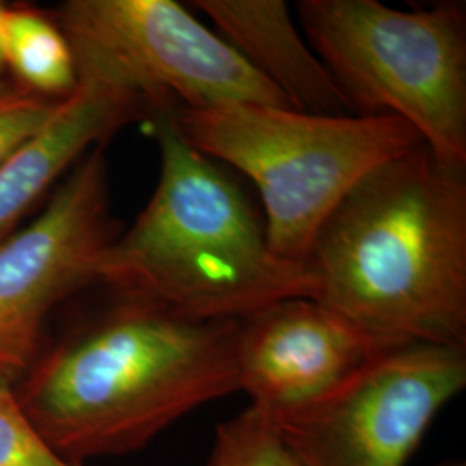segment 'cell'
I'll list each match as a JSON object with an SVG mask.
<instances>
[{
    "mask_svg": "<svg viewBox=\"0 0 466 466\" xmlns=\"http://www.w3.org/2000/svg\"><path fill=\"white\" fill-rule=\"evenodd\" d=\"M237 321L177 313L140 294L107 299L47 339L17 400L69 461L144 450L171 423L238 390Z\"/></svg>",
    "mask_w": 466,
    "mask_h": 466,
    "instance_id": "obj_1",
    "label": "cell"
},
{
    "mask_svg": "<svg viewBox=\"0 0 466 466\" xmlns=\"http://www.w3.org/2000/svg\"><path fill=\"white\" fill-rule=\"evenodd\" d=\"M315 300L383 346H466V171L423 144L356 185L319 228Z\"/></svg>",
    "mask_w": 466,
    "mask_h": 466,
    "instance_id": "obj_2",
    "label": "cell"
},
{
    "mask_svg": "<svg viewBox=\"0 0 466 466\" xmlns=\"http://www.w3.org/2000/svg\"><path fill=\"white\" fill-rule=\"evenodd\" d=\"M175 109L149 117L159 180L132 227L100 254L96 285L206 321H238L277 300L315 299L309 265L269 250L246 192L185 138Z\"/></svg>",
    "mask_w": 466,
    "mask_h": 466,
    "instance_id": "obj_3",
    "label": "cell"
},
{
    "mask_svg": "<svg viewBox=\"0 0 466 466\" xmlns=\"http://www.w3.org/2000/svg\"><path fill=\"white\" fill-rule=\"evenodd\" d=\"M175 117L196 149L249 177L265 208L268 248L292 263H308L319 228L356 185L423 144L396 116L227 104L177 107Z\"/></svg>",
    "mask_w": 466,
    "mask_h": 466,
    "instance_id": "obj_4",
    "label": "cell"
},
{
    "mask_svg": "<svg viewBox=\"0 0 466 466\" xmlns=\"http://www.w3.org/2000/svg\"><path fill=\"white\" fill-rule=\"evenodd\" d=\"M299 26L360 116L406 121L444 167L466 171V7L300 0Z\"/></svg>",
    "mask_w": 466,
    "mask_h": 466,
    "instance_id": "obj_5",
    "label": "cell"
},
{
    "mask_svg": "<svg viewBox=\"0 0 466 466\" xmlns=\"http://www.w3.org/2000/svg\"><path fill=\"white\" fill-rule=\"evenodd\" d=\"M52 15L78 69L140 94L152 115L227 104L292 107L232 46L175 0H67Z\"/></svg>",
    "mask_w": 466,
    "mask_h": 466,
    "instance_id": "obj_6",
    "label": "cell"
},
{
    "mask_svg": "<svg viewBox=\"0 0 466 466\" xmlns=\"http://www.w3.org/2000/svg\"><path fill=\"white\" fill-rule=\"evenodd\" d=\"M466 387V346L380 350L329 396L271 415L304 466H408L437 413Z\"/></svg>",
    "mask_w": 466,
    "mask_h": 466,
    "instance_id": "obj_7",
    "label": "cell"
},
{
    "mask_svg": "<svg viewBox=\"0 0 466 466\" xmlns=\"http://www.w3.org/2000/svg\"><path fill=\"white\" fill-rule=\"evenodd\" d=\"M104 146L57 185L44 211L0 244V375L17 383L47 342L52 311L96 285L116 238Z\"/></svg>",
    "mask_w": 466,
    "mask_h": 466,
    "instance_id": "obj_8",
    "label": "cell"
},
{
    "mask_svg": "<svg viewBox=\"0 0 466 466\" xmlns=\"http://www.w3.org/2000/svg\"><path fill=\"white\" fill-rule=\"evenodd\" d=\"M383 346L309 298L277 300L237 321L238 390L271 415L329 396Z\"/></svg>",
    "mask_w": 466,
    "mask_h": 466,
    "instance_id": "obj_9",
    "label": "cell"
},
{
    "mask_svg": "<svg viewBox=\"0 0 466 466\" xmlns=\"http://www.w3.org/2000/svg\"><path fill=\"white\" fill-rule=\"evenodd\" d=\"M150 115L152 107L140 94L78 69V85L54 121L0 167V244L90 150Z\"/></svg>",
    "mask_w": 466,
    "mask_h": 466,
    "instance_id": "obj_10",
    "label": "cell"
},
{
    "mask_svg": "<svg viewBox=\"0 0 466 466\" xmlns=\"http://www.w3.org/2000/svg\"><path fill=\"white\" fill-rule=\"evenodd\" d=\"M192 5L294 109L354 115L283 0H198Z\"/></svg>",
    "mask_w": 466,
    "mask_h": 466,
    "instance_id": "obj_11",
    "label": "cell"
},
{
    "mask_svg": "<svg viewBox=\"0 0 466 466\" xmlns=\"http://www.w3.org/2000/svg\"><path fill=\"white\" fill-rule=\"evenodd\" d=\"M2 52L11 80L52 99H67L78 85L73 47L52 11L5 5Z\"/></svg>",
    "mask_w": 466,
    "mask_h": 466,
    "instance_id": "obj_12",
    "label": "cell"
},
{
    "mask_svg": "<svg viewBox=\"0 0 466 466\" xmlns=\"http://www.w3.org/2000/svg\"><path fill=\"white\" fill-rule=\"evenodd\" d=\"M206 466H304L283 439L273 417L249 404L221 421Z\"/></svg>",
    "mask_w": 466,
    "mask_h": 466,
    "instance_id": "obj_13",
    "label": "cell"
},
{
    "mask_svg": "<svg viewBox=\"0 0 466 466\" xmlns=\"http://www.w3.org/2000/svg\"><path fill=\"white\" fill-rule=\"evenodd\" d=\"M66 99H52L16 84L0 80V167L42 134Z\"/></svg>",
    "mask_w": 466,
    "mask_h": 466,
    "instance_id": "obj_14",
    "label": "cell"
},
{
    "mask_svg": "<svg viewBox=\"0 0 466 466\" xmlns=\"http://www.w3.org/2000/svg\"><path fill=\"white\" fill-rule=\"evenodd\" d=\"M16 383L0 375V466H88L61 456L26 417Z\"/></svg>",
    "mask_w": 466,
    "mask_h": 466,
    "instance_id": "obj_15",
    "label": "cell"
},
{
    "mask_svg": "<svg viewBox=\"0 0 466 466\" xmlns=\"http://www.w3.org/2000/svg\"><path fill=\"white\" fill-rule=\"evenodd\" d=\"M4 9H5V4L0 2V80L5 78V65H4V52H2V16H4Z\"/></svg>",
    "mask_w": 466,
    "mask_h": 466,
    "instance_id": "obj_16",
    "label": "cell"
}]
</instances>
